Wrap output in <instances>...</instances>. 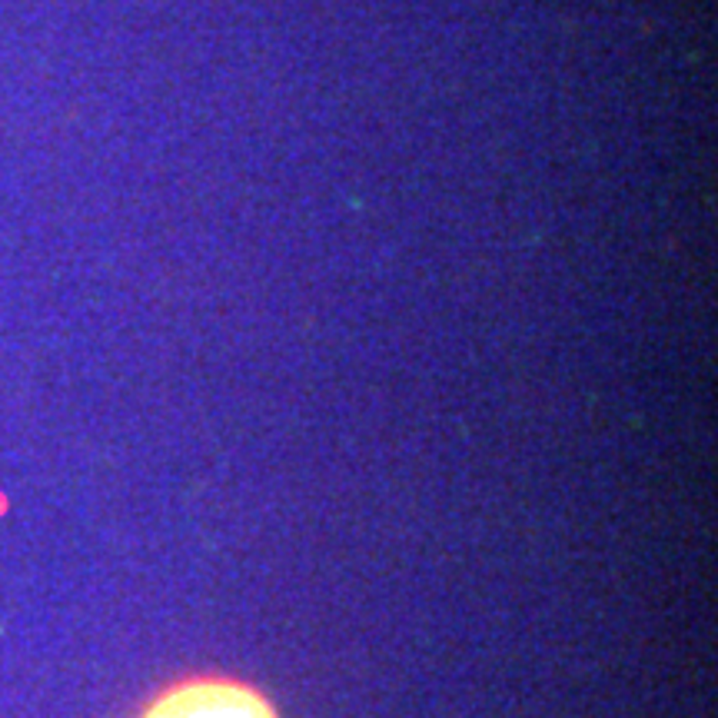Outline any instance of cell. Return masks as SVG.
<instances>
[{"instance_id": "cell-1", "label": "cell", "mask_w": 718, "mask_h": 718, "mask_svg": "<svg viewBox=\"0 0 718 718\" xmlns=\"http://www.w3.org/2000/svg\"><path fill=\"white\" fill-rule=\"evenodd\" d=\"M143 718H276V712L247 686L227 678H196L160 696Z\"/></svg>"}]
</instances>
